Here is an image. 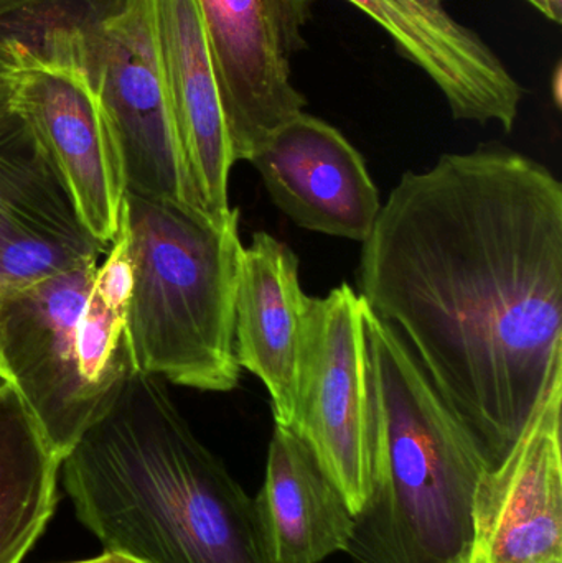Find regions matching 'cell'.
Listing matches in <instances>:
<instances>
[{
	"label": "cell",
	"instance_id": "6da1fadb",
	"mask_svg": "<svg viewBox=\"0 0 562 563\" xmlns=\"http://www.w3.org/2000/svg\"><path fill=\"white\" fill-rule=\"evenodd\" d=\"M359 282L487 468L504 462L562 366L561 181L500 145L406 172Z\"/></svg>",
	"mask_w": 562,
	"mask_h": 563
},
{
	"label": "cell",
	"instance_id": "7a4b0ae2",
	"mask_svg": "<svg viewBox=\"0 0 562 563\" xmlns=\"http://www.w3.org/2000/svg\"><path fill=\"white\" fill-rule=\"evenodd\" d=\"M79 521L141 563H274L254 499L191 432L161 377L132 367L62 460Z\"/></svg>",
	"mask_w": 562,
	"mask_h": 563
},
{
	"label": "cell",
	"instance_id": "3957f363",
	"mask_svg": "<svg viewBox=\"0 0 562 563\" xmlns=\"http://www.w3.org/2000/svg\"><path fill=\"white\" fill-rule=\"evenodd\" d=\"M362 297V295H360ZM372 482L349 552L360 563H455L474 549L487 463L401 334L365 303Z\"/></svg>",
	"mask_w": 562,
	"mask_h": 563
},
{
	"label": "cell",
	"instance_id": "277c9868",
	"mask_svg": "<svg viewBox=\"0 0 562 563\" xmlns=\"http://www.w3.org/2000/svg\"><path fill=\"white\" fill-rule=\"evenodd\" d=\"M238 223L240 214L221 224L190 205L124 195L119 228L132 267L128 341L137 369L205 393L236 389Z\"/></svg>",
	"mask_w": 562,
	"mask_h": 563
},
{
	"label": "cell",
	"instance_id": "5b68a950",
	"mask_svg": "<svg viewBox=\"0 0 562 563\" xmlns=\"http://www.w3.org/2000/svg\"><path fill=\"white\" fill-rule=\"evenodd\" d=\"M98 263L0 291L2 380L15 387L62 460L112 397L82 379L78 357L79 318Z\"/></svg>",
	"mask_w": 562,
	"mask_h": 563
},
{
	"label": "cell",
	"instance_id": "8992f818",
	"mask_svg": "<svg viewBox=\"0 0 562 563\" xmlns=\"http://www.w3.org/2000/svg\"><path fill=\"white\" fill-rule=\"evenodd\" d=\"M365 300L349 284L312 298L309 340L290 432L339 486L355 516L372 482L373 393Z\"/></svg>",
	"mask_w": 562,
	"mask_h": 563
},
{
	"label": "cell",
	"instance_id": "52a82bcc",
	"mask_svg": "<svg viewBox=\"0 0 562 563\" xmlns=\"http://www.w3.org/2000/svg\"><path fill=\"white\" fill-rule=\"evenodd\" d=\"M82 81L98 102L125 194L195 207L162 81L148 0H129L102 25Z\"/></svg>",
	"mask_w": 562,
	"mask_h": 563
},
{
	"label": "cell",
	"instance_id": "ba28073f",
	"mask_svg": "<svg viewBox=\"0 0 562 563\" xmlns=\"http://www.w3.org/2000/svg\"><path fill=\"white\" fill-rule=\"evenodd\" d=\"M220 89L234 164L302 112L290 59L306 46L312 0H195Z\"/></svg>",
	"mask_w": 562,
	"mask_h": 563
},
{
	"label": "cell",
	"instance_id": "9c48e42d",
	"mask_svg": "<svg viewBox=\"0 0 562 563\" xmlns=\"http://www.w3.org/2000/svg\"><path fill=\"white\" fill-rule=\"evenodd\" d=\"M108 251L86 228L32 122L10 99L0 102V291L78 269Z\"/></svg>",
	"mask_w": 562,
	"mask_h": 563
},
{
	"label": "cell",
	"instance_id": "30bf717a",
	"mask_svg": "<svg viewBox=\"0 0 562 563\" xmlns=\"http://www.w3.org/2000/svg\"><path fill=\"white\" fill-rule=\"evenodd\" d=\"M562 366L504 462L474 499V549L487 563L562 561Z\"/></svg>",
	"mask_w": 562,
	"mask_h": 563
},
{
	"label": "cell",
	"instance_id": "8fae6325",
	"mask_svg": "<svg viewBox=\"0 0 562 563\" xmlns=\"http://www.w3.org/2000/svg\"><path fill=\"white\" fill-rule=\"evenodd\" d=\"M273 203L297 227L365 243L382 211L378 188L342 132L313 115L277 128L251 157Z\"/></svg>",
	"mask_w": 562,
	"mask_h": 563
},
{
	"label": "cell",
	"instance_id": "7c38bea8",
	"mask_svg": "<svg viewBox=\"0 0 562 563\" xmlns=\"http://www.w3.org/2000/svg\"><path fill=\"white\" fill-rule=\"evenodd\" d=\"M162 81L195 207L217 223L240 214L230 207L234 161L217 75L195 0H148Z\"/></svg>",
	"mask_w": 562,
	"mask_h": 563
},
{
	"label": "cell",
	"instance_id": "4fadbf2b",
	"mask_svg": "<svg viewBox=\"0 0 562 563\" xmlns=\"http://www.w3.org/2000/svg\"><path fill=\"white\" fill-rule=\"evenodd\" d=\"M312 297L302 290L299 260L264 231L243 247L234 298V353L267 389L274 422L293 427L309 340Z\"/></svg>",
	"mask_w": 562,
	"mask_h": 563
},
{
	"label": "cell",
	"instance_id": "5bb4252c",
	"mask_svg": "<svg viewBox=\"0 0 562 563\" xmlns=\"http://www.w3.org/2000/svg\"><path fill=\"white\" fill-rule=\"evenodd\" d=\"M10 101L45 142L86 228L111 246L121 227L124 181L89 86L71 73L16 71Z\"/></svg>",
	"mask_w": 562,
	"mask_h": 563
},
{
	"label": "cell",
	"instance_id": "9a60e30c",
	"mask_svg": "<svg viewBox=\"0 0 562 563\" xmlns=\"http://www.w3.org/2000/svg\"><path fill=\"white\" fill-rule=\"evenodd\" d=\"M395 40L441 89L452 115L514 131L524 89L487 43L449 15L442 0H349Z\"/></svg>",
	"mask_w": 562,
	"mask_h": 563
},
{
	"label": "cell",
	"instance_id": "2e32d148",
	"mask_svg": "<svg viewBox=\"0 0 562 563\" xmlns=\"http://www.w3.org/2000/svg\"><path fill=\"white\" fill-rule=\"evenodd\" d=\"M254 505L274 563H320L346 552L355 531V512L339 486L309 446L279 426Z\"/></svg>",
	"mask_w": 562,
	"mask_h": 563
},
{
	"label": "cell",
	"instance_id": "e0dca14e",
	"mask_svg": "<svg viewBox=\"0 0 562 563\" xmlns=\"http://www.w3.org/2000/svg\"><path fill=\"white\" fill-rule=\"evenodd\" d=\"M62 459L15 387L0 383V563H20L56 506Z\"/></svg>",
	"mask_w": 562,
	"mask_h": 563
},
{
	"label": "cell",
	"instance_id": "ac0fdd59",
	"mask_svg": "<svg viewBox=\"0 0 562 563\" xmlns=\"http://www.w3.org/2000/svg\"><path fill=\"white\" fill-rule=\"evenodd\" d=\"M129 0H0V63L82 79L102 25Z\"/></svg>",
	"mask_w": 562,
	"mask_h": 563
},
{
	"label": "cell",
	"instance_id": "d6986e66",
	"mask_svg": "<svg viewBox=\"0 0 562 563\" xmlns=\"http://www.w3.org/2000/svg\"><path fill=\"white\" fill-rule=\"evenodd\" d=\"M16 71L0 63V102L7 101L15 88Z\"/></svg>",
	"mask_w": 562,
	"mask_h": 563
},
{
	"label": "cell",
	"instance_id": "ffe728a7",
	"mask_svg": "<svg viewBox=\"0 0 562 563\" xmlns=\"http://www.w3.org/2000/svg\"><path fill=\"white\" fill-rule=\"evenodd\" d=\"M531 5L537 7L544 16L554 22H561L562 0H528Z\"/></svg>",
	"mask_w": 562,
	"mask_h": 563
},
{
	"label": "cell",
	"instance_id": "44dd1931",
	"mask_svg": "<svg viewBox=\"0 0 562 563\" xmlns=\"http://www.w3.org/2000/svg\"><path fill=\"white\" fill-rule=\"evenodd\" d=\"M69 563H141L128 555L114 554V552H104L101 558L89 559V561L69 562Z\"/></svg>",
	"mask_w": 562,
	"mask_h": 563
},
{
	"label": "cell",
	"instance_id": "7402d4cb",
	"mask_svg": "<svg viewBox=\"0 0 562 563\" xmlns=\"http://www.w3.org/2000/svg\"><path fill=\"white\" fill-rule=\"evenodd\" d=\"M455 563H487V562H485L484 559L481 558V555L475 554V552L472 551L471 555H467V558L462 559V561H459Z\"/></svg>",
	"mask_w": 562,
	"mask_h": 563
},
{
	"label": "cell",
	"instance_id": "603a6c76",
	"mask_svg": "<svg viewBox=\"0 0 562 563\" xmlns=\"http://www.w3.org/2000/svg\"><path fill=\"white\" fill-rule=\"evenodd\" d=\"M0 380H2V369H0Z\"/></svg>",
	"mask_w": 562,
	"mask_h": 563
},
{
	"label": "cell",
	"instance_id": "cb8c5ba5",
	"mask_svg": "<svg viewBox=\"0 0 562 563\" xmlns=\"http://www.w3.org/2000/svg\"><path fill=\"white\" fill-rule=\"evenodd\" d=\"M548 563H562V561H554V562H548Z\"/></svg>",
	"mask_w": 562,
	"mask_h": 563
}]
</instances>
